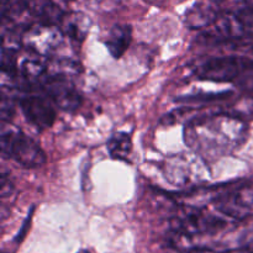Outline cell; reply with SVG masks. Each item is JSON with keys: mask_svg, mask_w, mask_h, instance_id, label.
Returning <instances> with one entry per match:
<instances>
[{"mask_svg": "<svg viewBox=\"0 0 253 253\" xmlns=\"http://www.w3.org/2000/svg\"><path fill=\"white\" fill-rule=\"evenodd\" d=\"M108 151L114 160L128 161V156L132 151L131 136L126 132L114 133L108 141Z\"/></svg>", "mask_w": 253, "mask_h": 253, "instance_id": "obj_15", "label": "cell"}, {"mask_svg": "<svg viewBox=\"0 0 253 253\" xmlns=\"http://www.w3.org/2000/svg\"><path fill=\"white\" fill-rule=\"evenodd\" d=\"M78 253H90L89 251H81V252H78Z\"/></svg>", "mask_w": 253, "mask_h": 253, "instance_id": "obj_24", "label": "cell"}, {"mask_svg": "<svg viewBox=\"0 0 253 253\" xmlns=\"http://www.w3.org/2000/svg\"><path fill=\"white\" fill-rule=\"evenodd\" d=\"M132 41V29L128 25H115L110 30L105 44L114 58H120L127 51Z\"/></svg>", "mask_w": 253, "mask_h": 253, "instance_id": "obj_13", "label": "cell"}, {"mask_svg": "<svg viewBox=\"0 0 253 253\" xmlns=\"http://www.w3.org/2000/svg\"><path fill=\"white\" fill-rule=\"evenodd\" d=\"M215 209L222 216L242 221L253 216V187H245L215 199Z\"/></svg>", "mask_w": 253, "mask_h": 253, "instance_id": "obj_6", "label": "cell"}, {"mask_svg": "<svg viewBox=\"0 0 253 253\" xmlns=\"http://www.w3.org/2000/svg\"><path fill=\"white\" fill-rule=\"evenodd\" d=\"M27 4L32 16L39 19L37 22L59 25L66 14L53 0H27Z\"/></svg>", "mask_w": 253, "mask_h": 253, "instance_id": "obj_12", "label": "cell"}, {"mask_svg": "<svg viewBox=\"0 0 253 253\" xmlns=\"http://www.w3.org/2000/svg\"><path fill=\"white\" fill-rule=\"evenodd\" d=\"M19 72L24 79L27 82H37L41 78L47 77V64L42 63L40 56L26 58L21 62L19 67Z\"/></svg>", "mask_w": 253, "mask_h": 253, "instance_id": "obj_16", "label": "cell"}, {"mask_svg": "<svg viewBox=\"0 0 253 253\" xmlns=\"http://www.w3.org/2000/svg\"><path fill=\"white\" fill-rule=\"evenodd\" d=\"M219 253H253V250L245 249V247H241V249H236V250H227V251L219 252Z\"/></svg>", "mask_w": 253, "mask_h": 253, "instance_id": "obj_21", "label": "cell"}, {"mask_svg": "<svg viewBox=\"0 0 253 253\" xmlns=\"http://www.w3.org/2000/svg\"><path fill=\"white\" fill-rule=\"evenodd\" d=\"M240 245H241V247H245V249L253 250V225L249 229L245 230L244 234L241 235Z\"/></svg>", "mask_w": 253, "mask_h": 253, "instance_id": "obj_19", "label": "cell"}, {"mask_svg": "<svg viewBox=\"0 0 253 253\" xmlns=\"http://www.w3.org/2000/svg\"><path fill=\"white\" fill-rule=\"evenodd\" d=\"M190 253H219V252H215V251H211V250H207V249H195Z\"/></svg>", "mask_w": 253, "mask_h": 253, "instance_id": "obj_22", "label": "cell"}, {"mask_svg": "<svg viewBox=\"0 0 253 253\" xmlns=\"http://www.w3.org/2000/svg\"><path fill=\"white\" fill-rule=\"evenodd\" d=\"M229 225L222 216L202 209L187 211L172 222V230L177 239H189L200 235H212L221 231Z\"/></svg>", "mask_w": 253, "mask_h": 253, "instance_id": "obj_4", "label": "cell"}, {"mask_svg": "<svg viewBox=\"0 0 253 253\" xmlns=\"http://www.w3.org/2000/svg\"><path fill=\"white\" fill-rule=\"evenodd\" d=\"M246 138L245 120L229 113L195 118L184 128L185 143L208 160L231 155L244 145Z\"/></svg>", "mask_w": 253, "mask_h": 253, "instance_id": "obj_1", "label": "cell"}, {"mask_svg": "<svg viewBox=\"0 0 253 253\" xmlns=\"http://www.w3.org/2000/svg\"><path fill=\"white\" fill-rule=\"evenodd\" d=\"M214 30L211 32H208L205 35V39H211L215 42L220 40H231V39H241L247 34V26L244 20L240 17L237 12H229V14L219 15L215 24L212 25Z\"/></svg>", "mask_w": 253, "mask_h": 253, "instance_id": "obj_9", "label": "cell"}, {"mask_svg": "<svg viewBox=\"0 0 253 253\" xmlns=\"http://www.w3.org/2000/svg\"><path fill=\"white\" fill-rule=\"evenodd\" d=\"M227 113L236 116V118L242 119V120L253 119V95L249 94L247 96L237 99Z\"/></svg>", "mask_w": 253, "mask_h": 253, "instance_id": "obj_17", "label": "cell"}, {"mask_svg": "<svg viewBox=\"0 0 253 253\" xmlns=\"http://www.w3.org/2000/svg\"><path fill=\"white\" fill-rule=\"evenodd\" d=\"M63 37L58 25L36 22L22 32L21 43L36 56L47 57L61 46Z\"/></svg>", "mask_w": 253, "mask_h": 253, "instance_id": "obj_5", "label": "cell"}, {"mask_svg": "<svg viewBox=\"0 0 253 253\" xmlns=\"http://www.w3.org/2000/svg\"><path fill=\"white\" fill-rule=\"evenodd\" d=\"M20 108L26 120L35 127L43 130L53 125L56 120L54 104L48 96L37 94H25L20 98Z\"/></svg>", "mask_w": 253, "mask_h": 253, "instance_id": "obj_7", "label": "cell"}, {"mask_svg": "<svg viewBox=\"0 0 253 253\" xmlns=\"http://www.w3.org/2000/svg\"><path fill=\"white\" fill-rule=\"evenodd\" d=\"M244 1L247 7H251V9H253V0H244Z\"/></svg>", "mask_w": 253, "mask_h": 253, "instance_id": "obj_23", "label": "cell"}, {"mask_svg": "<svg viewBox=\"0 0 253 253\" xmlns=\"http://www.w3.org/2000/svg\"><path fill=\"white\" fill-rule=\"evenodd\" d=\"M239 86L247 94L253 95V74H247L239 81Z\"/></svg>", "mask_w": 253, "mask_h": 253, "instance_id": "obj_20", "label": "cell"}, {"mask_svg": "<svg viewBox=\"0 0 253 253\" xmlns=\"http://www.w3.org/2000/svg\"><path fill=\"white\" fill-rule=\"evenodd\" d=\"M81 71V64L69 57H56L47 63V76L71 79Z\"/></svg>", "mask_w": 253, "mask_h": 253, "instance_id": "obj_14", "label": "cell"}, {"mask_svg": "<svg viewBox=\"0 0 253 253\" xmlns=\"http://www.w3.org/2000/svg\"><path fill=\"white\" fill-rule=\"evenodd\" d=\"M15 106L12 103L11 98L9 95H6L5 93L1 94V101H0V116H1L2 124L10 121V119L14 115Z\"/></svg>", "mask_w": 253, "mask_h": 253, "instance_id": "obj_18", "label": "cell"}, {"mask_svg": "<svg viewBox=\"0 0 253 253\" xmlns=\"http://www.w3.org/2000/svg\"><path fill=\"white\" fill-rule=\"evenodd\" d=\"M43 89L54 105L67 113H73L82 105V96L69 79L47 76Z\"/></svg>", "mask_w": 253, "mask_h": 253, "instance_id": "obj_8", "label": "cell"}, {"mask_svg": "<svg viewBox=\"0 0 253 253\" xmlns=\"http://www.w3.org/2000/svg\"><path fill=\"white\" fill-rule=\"evenodd\" d=\"M253 71V58L237 56L212 57L197 66L198 78L211 82H232Z\"/></svg>", "mask_w": 253, "mask_h": 253, "instance_id": "obj_3", "label": "cell"}, {"mask_svg": "<svg viewBox=\"0 0 253 253\" xmlns=\"http://www.w3.org/2000/svg\"><path fill=\"white\" fill-rule=\"evenodd\" d=\"M219 11L212 2L200 1L193 5L185 14V24L190 29H204L215 24Z\"/></svg>", "mask_w": 253, "mask_h": 253, "instance_id": "obj_11", "label": "cell"}, {"mask_svg": "<svg viewBox=\"0 0 253 253\" xmlns=\"http://www.w3.org/2000/svg\"><path fill=\"white\" fill-rule=\"evenodd\" d=\"M1 153L25 168H39L46 163V155L39 143L14 128L2 130Z\"/></svg>", "mask_w": 253, "mask_h": 253, "instance_id": "obj_2", "label": "cell"}, {"mask_svg": "<svg viewBox=\"0 0 253 253\" xmlns=\"http://www.w3.org/2000/svg\"><path fill=\"white\" fill-rule=\"evenodd\" d=\"M91 21L83 12H71L64 14L58 26L61 27L64 36L68 37L73 43L81 44L85 40L89 30H90Z\"/></svg>", "mask_w": 253, "mask_h": 253, "instance_id": "obj_10", "label": "cell"}]
</instances>
